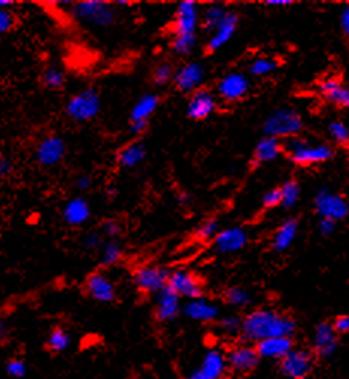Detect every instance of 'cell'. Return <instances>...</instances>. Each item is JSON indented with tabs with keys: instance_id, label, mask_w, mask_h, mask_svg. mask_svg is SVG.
<instances>
[{
	"instance_id": "obj_1",
	"label": "cell",
	"mask_w": 349,
	"mask_h": 379,
	"mask_svg": "<svg viewBox=\"0 0 349 379\" xmlns=\"http://www.w3.org/2000/svg\"><path fill=\"white\" fill-rule=\"evenodd\" d=\"M296 331V322L291 315L271 308H257L249 311L242 319L241 337L248 343L276 337H292Z\"/></svg>"
},
{
	"instance_id": "obj_2",
	"label": "cell",
	"mask_w": 349,
	"mask_h": 379,
	"mask_svg": "<svg viewBox=\"0 0 349 379\" xmlns=\"http://www.w3.org/2000/svg\"><path fill=\"white\" fill-rule=\"evenodd\" d=\"M284 152L288 153L289 160L301 167H311L323 164L334 156V149L331 146L325 143H315L303 137H293L286 140V144H283Z\"/></svg>"
},
{
	"instance_id": "obj_3",
	"label": "cell",
	"mask_w": 349,
	"mask_h": 379,
	"mask_svg": "<svg viewBox=\"0 0 349 379\" xmlns=\"http://www.w3.org/2000/svg\"><path fill=\"white\" fill-rule=\"evenodd\" d=\"M71 16L82 24L91 28H109L117 20V6L105 0H80L68 2Z\"/></svg>"
},
{
	"instance_id": "obj_4",
	"label": "cell",
	"mask_w": 349,
	"mask_h": 379,
	"mask_svg": "<svg viewBox=\"0 0 349 379\" xmlns=\"http://www.w3.org/2000/svg\"><path fill=\"white\" fill-rule=\"evenodd\" d=\"M303 128H304V120L301 114L292 108L276 109V111L271 113L266 117L264 123L265 137H274L277 140L281 138L289 140L298 137Z\"/></svg>"
},
{
	"instance_id": "obj_5",
	"label": "cell",
	"mask_w": 349,
	"mask_h": 379,
	"mask_svg": "<svg viewBox=\"0 0 349 379\" xmlns=\"http://www.w3.org/2000/svg\"><path fill=\"white\" fill-rule=\"evenodd\" d=\"M102 111V97L95 89L74 93L66 103V114L79 123L94 120Z\"/></svg>"
},
{
	"instance_id": "obj_6",
	"label": "cell",
	"mask_w": 349,
	"mask_h": 379,
	"mask_svg": "<svg viewBox=\"0 0 349 379\" xmlns=\"http://www.w3.org/2000/svg\"><path fill=\"white\" fill-rule=\"evenodd\" d=\"M315 211L321 218H330L340 222L349 214V203L342 194L330 190H319L315 196Z\"/></svg>"
},
{
	"instance_id": "obj_7",
	"label": "cell",
	"mask_w": 349,
	"mask_h": 379,
	"mask_svg": "<svg viewBox=\"0 0 349 379\" xmlns=\"http://www.w3.org/2000/svg\"><path fill=\"white\" fill-rule=\"evenodd\" d=\"M170 271L160 266H142L133 273V283L144 295H157L168 287Z\"/></svg>"
},
{
	"instance_id": "obj_8",
	"label": "cell",
	"mask_w": 349,
	"mask_h": 379,
	"mask_svg": "<svg viewBox=\"0 0 349 379\" xmlns=\"http://www.w3.org/2000/svg\"><path fill=\"white\" fill-rule=\"evenodd\" d=\"M174 39L176 36H197V32L202 26V14L199 6L192 0L180 2L174 16Z\"/></svg>"
},
{
	"instance_id": "obj_9",
	"label": "cell",
	"mask_w": 349,
	"mask_h": 379,
	"mask_svg": "<svg viewBox=\"0 0 349 379\" xmlns=\"http://www.w3.org/2000/svg\"><path fill=\"white\" fill-rule=\"evenodd\" d=\"M66 155L67 143L56 133L43 137L35 148V161L41 167H55L64 161Z\"/></svg>"
},
{
	"instance_id": "obj_10",
	"label": "cell",
	"mask_w": 349,
	"mask_h": 379,
	"mask_svg": "<svg viewBox=\"0 0 349 379\" xmlns=\"http://www.w3.org/2000/svg\"><path fill=\"white\" fill-rule=\"evenodd\" d=\"M315 365L313 353L306 349H292L280 361V370L291 379H306L310 376Z\"/></svg>"
},
{
	"instance_id": "obj_11",
	"label": "cell",
	"mask_w": 349,
	"mask_h": 379,
	"mask_svg": "<svg viewBox=\"0 0 349 379\" xmlns=\"http://www.w3.org/2000/svg\"><path fill=\"white\" fill-rule=\"evenodd\" d=\"M168 288H171L182 299H188V300L203 298V290H204L202 279L189 271H183V268H177V271L170 272Z\"/></svg>"
},
{
	"instance_id": "obj_12",
	"label": "cell",
	"mask_w": 349,
	"mask_h": 379,
	"mask_svg": "<svg viewBox=\"0 0 349 379\" xmlns=\"http://www.w3.org/2000/svg\"><path fill=\"white\" fill-rule=\"evenodd\" d=\"M206 81V67L202 63H186L176 70L174 75V87L177 91L183 94H192L203 89V84Z\"/></svg>"
},
{
	"instance_id": "obj_13",
	"label": "cell",
	"mask_w": 349,
	"mask_h": 379,
	"mask_svg": "<svg viewBox=\"0 0 349 379\" xmlns=\"http://www.w3.org/2000/svg\"><path fill=\"white\" fill-rule=\"evenodd\" d=\"M249 81L241 71H230L217 84V96L224 102H238L248 94Z\"/></svg>"
},
{
	"instance_id": "obj_14",
	"label": "cell",
	"mask_w": 349,
	"mask_h": 379,
	"mask_svg": "<svg viewBox=\"0 0 349 379\" xmlns=\"http://www.w3.org/2000/svg\"><path fill=\"white\" fill-rule=\"evenodd\" d=\"M218 96L209 89H199L189 96L188 106H186V116L191 120L202 121L209 118L217 111Z\"/></svg>"
},
{
	"instance_id": "obj_15",
	"label": "cell",
	"mask_w": 349,
	"mask_h": 379,
	"mask_svg": "<svg viewBox=\"0 0 349 379\" xmlns=\"http://www.w3.org/2000/svg\"><path fill=\"white\" fill-rule=\"evenodd\" d=\"M83 290L95 302L110 303L117 299V287L103 272H94L88 275L83 283Z\"/></svg>"
},
{
	"instance_id": "obj_16",
	"label": "cell",
	"mask_w": 349,
	"mask_h": 379,
	"mask_svg": "<svg viewBox=\"0 0 349 379\" xmlns=\"http://www.w3.org/2000/svg\"><path fill=\"white\" fill-rule=\"evenodd\" d=\"M227 361L230 370L236 373H249L253 372L260 361V355L256 349V346H251L248 343H241L233 346L227 352Z\"/></svg>"
},
{
	"instance_id": "obj_17",
	"label": "cell",
	"mask_w": 349,
	"mask_h": 379,
	"mask_svg": "<svg viewBox=\"0 0 349 379\" xmlns=\"http://www.w3.org/2000/svg\"><path fill=\"white\" fill-rule=\"evenodd\" d=\"M313 352L321 358L333 357L339 346V334L335 333L333 323L321 322L313 333Z\"/></svg>"
},
{
	"instance_id": "obj_18",
	"label": "cell",
	"mask_w": 349,
	"mask_h": 379,
	"mask_svg": "<svg viewBox=\"0 0 349 379\" xmlns=\"http://www.w3.org/2000/svg\"><path fill=\"white\" fill-rule=\"evenodd\" d=\"M239 26V16L233 11H229L227 16L219 23V26L209 35V40L206 43V51L209 54L218 52L219 49L226 46L238 31Z\"/></svg>"
},
{
	"instance_id": "obj_19",
	"label": "cell",
	"mask_w": 349,
	"mask_h": 379,
	"mask_svg": "<svg viewBox=\"0 0 349 379\" xmlns=\"http://www.w3.org/2000/svg\"><path fill=\"white\" fill-rule=\"evenodd\" d=\"M183 311L182 298L177 296L171 288H164L156 295V308H155V319L159 323H168Z\"/></svg>"
},
{
	"instance_id": "obj_20",
	"label": "cell",
	"mask_w": 349,
	"mask_h": 379,
	"mask_svg": "<svg viewBox=\"0 0 349 379\" xmlns=\"http://www.w3.org/2000/svg\"><path fill=\"white\" fill-rule=\"evenodd\" d=\"M248 241V232L242 226H230L221 229L219 234L212 243H214V248L219 253H234L242 251Z\"/></svg>"
},
{
	"instance_id": "obj_21",
	"label": "cell",
	"mask_w": 349,
	"mask_h": 379,
	"mask_svg": "<svg viewBox=\"0 0 349 379\" xmlns=\"http://www.w3.org/2000/svg\"><path fill=\"white\" fill-rule=\"evenodd\" d=\"M183 314L188 319L199 323H212L221 319L218 305L206 298H198L186 302L183 305Z\"/></svg>"
},
{
	"instance_id": "obj_22",
	"label": "cell",
	"mask_w": 349,
	"mask_h": 379,
	"mask_svg": "<svg viewBox=\"0 0 349 379\" xmlns=\"http://www.w3.org/2000/svg\"><path fill=\"white\" fill-rule=\"evenodd\" d=\"M91 205L82 196H76V198L70 199L64 205V208H62V218H64V222L68 226L73 228L85 225L91 218Z\"/></svg>"
},
{
	"instance_id": "obj_23",
	"label": "cell",
	"mask_w": 349,
	"mask_h": 379,
	"mask_svg": "<svg viewBox=\"0 0 349 379\" xmlns=\"http://www.w3.org/2000/svg\"><path fill=\"white\" fill-rule=\"evenodd\" d=\"M199 370L207 379H224L230 370L227 353L219 349H209L202 360Z\"/></svg>"
},
{
	"instance_id": "obj_24",
	"label": "cell",
	"mask_w": 349,
	"mask_h": 379,
	"mask_svg": "<svg viewBox=\"0 0 349 379\" xmlns=\"http://www.w3.org/2000/svg\"><path fill=\"white\" fill-rule=\"evenodd\" d=\"M260 358L281 361L293 349L292 337H276L260 341L256 345Z\"/></svg>"
},
{
	"instance_id": "obj_25",
	"label": "cell",
	"mask_w": 349,
	"mask_h": 379,
	"mask_svg": "<svg viewBox=\"0 0 349 379\" xmlns=\"http://www.w3.org/2000/svg\"><path fill=\"white\" fill-rule=\"evenodd\" d=\"M319 93L327 102L349 109V87L343 85L339 79L328 78L319 82Z\"/></svg>"
},
{
	"instance_id": "obj_26",
	"label": "cell",
	"mask_w": 349,
	"mask_h": 379,
	"mask_svg": "<svg viewBox=\"0 0 349 379\" xmlns=\"http://www.w3.org/2000/svg\"><path fill=\"white\" fill-rule=\"evenodd\" d=\"M281 152H284V149L280 140L274 137H264L256 144L251 158V167H259L277 160Z\"/></svg>"
},
{
	"instance_id": "obj_27",
	"label": "cell",
	"mask_w": 349,
	"mask_h": 379,
	"mask_svg": "<svg viewBox=\"0 0 349 379\" xmlns=\"http://www.w3.org/2000/svg\"><path fill=\"white\" fill-rule=\"evenodd\" d=\"M298 229H299V223L296 218L284 220L272 237V243H271L272 251H276V252L288 251L298 236Z\"/></svg>"
},
{
	"instance_id": "obj_28",
	"label": "cell",
	"mask_w": 349,
	"mask_h": 379,
	"mask_svg": "<svg viewBox=\"0 0 349 379\" xmlns=\"http://www.w3.org/2000/svg\"><path fill=\"white\" fill-rule=\"evenodd\" d=\"M145 156H147L145 146L141 141H133L118 151L117 163L123 168H133L144 163Z\"/></svg>"
},
{
	"instance_id": "obj_29",
	"label": "cell",
	"mask_w": 349,
	"mask_h": 379,
	"mask_svg": "<svg viewBox=\"0 0 349 379\" xmlns=\"http://www.w3.org/2000/svg\"><path fill=\"white\" fill-rule=\"evenodd\" d=\"M159 96L155 93H145L135 102L130 111V121H148L159 106Z\"/></svg>"
},
{
	"instance_id": "obj_30",
	"label": "cell",
	"mask_w": 349,
	"mask_h": 379,
	"mask_svg": "<svg viewBox=\"0 0 349 379\" xmlns=\"http://www.w3.org/2000/svg\"><path fill=\"white\" fill-rule=\"evenodd\" d=\"M227 9L222 5H210L204 9L202 16V28L206 34H212L218 26L219 23L227 16Z\"/></svg>"
},
{
	"instance_id": "obj_31",
	"label": "cell",
	"mask_w": 349,
	"mask_h": 379,
	"mask_svg": "<svg viewBox=\"0 0 349 379\" xmlns=\"http://www.w3.org/2000/svg\"><path fill=\"white\" fill-rule=\"evenodd\" d=\"M123 246L118 240H106L100 249V264L102 267H112L123 260Z\"/></svg>"
},
{
	"instance_id": "obj_32",
	"label": "cell",
	"mask_w": 349,
	"mask_h": 379,
	"mask_svg": "<svg viewBox=\"0 0 349 379\" xmlns=\"http://www.w3.org/2000/svg\"><path fill=\"white\" fill-rule=\"evenodd\" d=\"M70 345H71V335L68 334V331H66L64 328L52 329V331L48 333L47 340H46L47 349L53 353L67 350L70 348Z\"/></svg>"
},
{
	"instance_id": "obj_33",
	"label": "cell",
	"mask_w": 349,
	"mask_h": 379,
	"mask_svg": "<svg viewBox=\"0 0 349 379\" xmlns=\"http://www.w3.org/2000/svg\"><path fill=\"white\" fill-rule=\"evenodd\" d=\"M66 81H67L66 73L62 71L59 67L50 66V67H46L43 70L41 82L47 90H59V89L64 87Z\"/></svg>"
},
{
	"instance_id": "obj_34",
	"label": "cell",
	"mask_w": 349,
	"mask_h": 379,
	"mask_svg": "<svg viewBox=\"0 0 349 379\" xmlns=\"http://www.w3.org/2000/svg\"><path fill=\"white\" fill-rule=\"evenodd\" d=\"M280 190H281V206H284L286 210L293 208L298 203L299 198H301V187H299L295 179L286 181L280 187Z\"/></svg>"
},
{
	"instance_id": "obj_35",
	"label": "cell",
	"mask_w": 349,
	"mask_h": 379,
	"mask_svg": "<svg viewBox=\"0 0 349 379\" xmlns=\"http://www.w3.org/2000/svg\"><path fill=\"white\" fill-rule=\"evenodd\" d=\"M222 298L224 302L234 308H244L246 305L251 303V296H249V293L242 287H229L226 291H224Z\"/></svg>"
},
{
	"instance_id": "obj_36",
	"label": "cell",
	"mask_w": 349,
	"mask_h": 379,
	"mask_svg": "<svg viewBox=\"0 0 349 379\" xmlns=\"http://www.w3.org/2000/svg\"><path fill=\"white\" fill-rule=\"evenodd\" d=\"M278 64L276 59L272 58H266V56H260L251 61V64L248 67L249 75L253 76H268L271 73H274L277 70Z\"/></svg>"
},
{
	"instance_id": "obj_37",
	"label": "cell",
	"mask_w": 349,
	"mask_h": 379,
	"mask_svg": "<svg viewBox=\"0 0 349 379\" xmlns=\"http://www.w3.org/2000/svg\"><path fill=\"white\" fill-rule=\"evenodd\" d=\"M218 329L226 337H238L242 334V319L238 315H226L218 320Z\"/></svg>"
},
{
	"instance_id": "obj_38",
	"label": "cell",
	"mask_w": 349,
	"mask_h": 379,
	"mask_svg": "<svg viewBox=\"0 0 349 379\" xmlns=\"http://www.w3.org/2000/svg\"><path fill=\"white\" fill-rule=\"evenodd\" d=\"M219 222L217 218H209L206 222L199 223L195 229V237L199 241H214L215 237L219 234Z\"/></svg>"
},
{
	"instance_id": "obj_39",
	"label": "cell",
	"mask_w": 349,
	"mask_h": 379,
	"mask_svg": "<svg viewBox=\"0 0 349 379\" xmlns=\"http://www.w3.org/2000/svg\"><path fill=\"white\" fill-rule=\"evenodd\" d=\"M328 133L334 143L342 148H349V128L340 120H334L328 125Z\"/></svg>"
},
{
	"instance_id": "obj_40",
	"label": "cell",
	"mask_w": 349,
	"mask_h": 379,
	"mask_svg": "<svg viewBox=\"0 0 349 379\" xmlns=\"http://www.w3.org/2000/svg\"><path fill=\"white\" fill-rule=\"evenodd\" d=\"M197 46V36H176L171 43L172 52L179 56L191 55Z\"/></svg>"
},
{
	"instance_id": "obj_41",
	"label": "cell",
	"mask_w": 349,
	"mask_h": 379,
	"mask_svg": "<svg viewBox=\"0 0 349 379\" xmlns=\"http://www.w3.org/2000/svg\"><path fill=\"white\" fill-rule=\"evenodd\" d=\"M174 75H176V70H174L172 64L164 61V63H160L155 67L152 78H153V82L160 87V85H167L168 82L174 81Z\"/></svg>"
},
{
	"instance_id": "obj_42",
	"label": "cell",
	"mask_w": 349,
	"mask_h": 379,
	"mask_svg": "<svg viewBox=\"0 0 349 379\" xmlns=\"http://www.w3.org/2000/svg\"><path fill=\"white\" fill-rule=\"evenodd\" d=\"M5 372L11 378L20 379V378H23L24 375H26V372H28L26 363H24L23 360H20V358H12V360L6 361V364H5Z\"/></svg>"
},
{
	"instance_id": "obj_43",
	"label": "cell",
	"mask_w": 349,
	"mask_h": 379,
	"mask_svg": "<svg viewBox=\"0 0 349 379\" xmlns=\"http://www.w3.org/2000/svg\"><path fill=\"white\" fill-rule=\"evenodd\" d=\"M100 229H102V234L108 240H117L121 236V232H123L121 225L117 222V220H114V218H106V220H103L102 228H100Z\"/></svg>"
},
{
	"instance_id": "obj_44",
	"label": "cell",
	"mask_w": 349,
	"mask_h": 379,
	"mask_svg": "<svg viewBox=\"0 0 349 379\" xmlns=\"http://www.w3.org/2000/svg\"><path fill=\"white\" fill-rule=\"evenodd\" d=\"M82 244H83V248L86 251H100L103 248V238H102V234H100V232H95V231H91L88 232V234H86L82 240Z\"/></svg>"
},
{
	"instance_id": "obj_45",
	"label": "cell",
	"mask_w": 349,
	"mask_h": 379,
	"mask_svg": "<svg viewBox=\"0 0 349 379\" xmlns=\"http://www.w3.org/2000/svg\"><path fill=\"white\" fill-rule=\"evenodd\" d=\"M16 26V16L9 9H0V32L8 34Z\"/></svg>"
},
{
	"instance_id": "obj_46",
	"label": "cell",
	"mask_w": 349,
	"mask_h": 379,
	"mask_svg": "<svg viewBox=\"0 0 349 379\" xmlns=\"http://www.w3.org/2000/svg\"><path fill=\"white\" fill-rule=\"evenodd\" d=\"M261 203H264V208H266V210H272V208L281 206V190L280 188L269 190L264 196V199H261Z\"/></svg>"
},
{
	"instance_id": "obj_47",
	"label": "cell",
	"mask_w": 349,
	"mask_h": 379,
	"mask_svg": "<svg viewBox=\"0 0 349 379\" xmlns=\"http://www.w3.org/2000/svg\"><path fill=\"white\" fill-rule=\"evenodd\" d=\"M318 226H319V232L323 237H330L334 234L338 222H334V220H330V218H319Z\"/></svg>"
},
{
	"instance_id": "obj_48",
	"label": "cell",
	"mask_w": 349,
	"mask_h": 379,
	"mask_svg": "<svg viewBox=\"0 0 349 379\" xmlns=\"http://www.w3.org/2000/svg\"><path fill=\"white\" fill-rule=\"evenodd\" d=\"M333 326L338 334H349V315L342 314L339 317H335Z\"/></svg>"
},
{
	"instance_id": "obj_49",
	"label": "cell",
	"mask_w": 349,
	"mask_h": 379,
	"mask_svg": "<svg viewBox=\"0 0 349 379\" xmlns=\"http://www.w3.org/2000/svg\"><path fill=\"white\" fill-rule=\"evenodd\" d=\"M148 128V121H130V132L133 136H142Z\"/></svg>"
},
{
	"instance_id": "obj_50",
	"label": "cell",
	"mask_w": 349,
	"mask_h": 379,
	"mask_svg": "<svg viewBox=\"0 0 349 379\" xmlns=\"http://www.w3.org/2000/svg\"><path fill=\"white\" fill-rule=\"evenodd\" d=\"M93 187V179L90 176H79L76 179V188L79 191H88Z\"/></svg>"
},
{
	"instance_id": "obj_51",
	"label": "cell",
	"mask_w": 349,
	"mask_h": 379,
	"mask_svg": "<svg viewBox=\"0 0 349 379\" xmlns=\"http://www.w3.org/2000/svg\"><path fill=\"white\" fill-rule=\"evenodd\" d=\"M340 28H342V32L346 36H349V5L342 9V14H340Z\"/></svg>"
},
{
	"instance_id": "obj_52",
	"label": "cell",
	"mask_w": 349,
	"mask_h": 379,
	"mask_svg": "<svg viewBox=\"0 0 349 379\" xmlns=\"http://www.w3.org/2000/svg\"><path fill=\"white\" fill-rule=\"evenodd\" d=\"M9 172H11V161L6 156H2L0 158V175L5 178L9 175Z\"/></svg>"
},
{
	"instance_id": "obj_53",
	"label": "cell",
	"mask_w": 349,
	"mask_h": 379,
	"mask_svg": "<svg viewBox=\"0 0 349 379\" xmlns=\"http://www.w3.org/2000/svg\"><path fill=\"white\" fill-rule=\"evenodd\" d=\"M266 6H271V8H276V6H291L293 5L292 0H268V2H265Z\"/></svg>"
},
{
	"instance_id": "obj_54",
	"label": "cell",
	"mask_w": 349,
	"mask_h": 379,
	"mask_svg": "<svg viewBox=\"0 0 349 379\" xmlns=\"http://www.w3.org/2000/svg\"><path fill=\"white\" fill-rule=\"evenodd\" d=\"M186 379H207V378L202 373V370H199V369H195L194 372H191V373L188 375V378H186Z\"/></svg>"
},
{
	"instance_id": "obj_55",
	"label": "cell",
	"mask_w": 349,
	"mask_h": 379,
	"mask_svg": "<svg viewBox=\"0 0 349 379\" xmlns=\"http://www.w3.org/2000/svg\"><path fill=\"white\" fill-rule=\"evenodd\" d=\"M11 5H14L12 0H0V6H2V9H6V6H11Z\"/></svg>"
},
{
	"instance_id": "obj_56",
	"label": "cell",
	"mask_w": 349,
	"mask_h": 379,
	"mask_svg": "<svg viewBox=\"0 0 349 379\" xmlns=\"http://www.w3.org/2000/svg\"><path fill=\"white\" fill-rule=\"evenodd\" d=\"M177 201H179L180 203H186V202H188V196H186V194H182V196H179Z\"/></svg>"
},
{
	"instance_id": "obj_57",
	"label": "cell",
	"mask_w": 349,
	"mask_h": 379,
	"mask_svg": "<svg viewBox=\"0 0 349 379\" xmlns=\"http://www.w3.org/2000/svg\"><path fill=\"white\" fill-rule=\"evenodd\" d=\"M129 379H144V378H141V376H132V378H129Z\"/></svg>"
}]
</instances>
